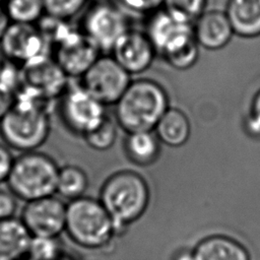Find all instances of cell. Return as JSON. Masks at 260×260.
<instances>
[{"instance_id":"16","label":"cell","mask_w":260,"mask_h":260,"mask_svg":"<svg viewBox=\"0 0 260 260\" xmlns=\"http://www.w3.org/2000/svg\"><path fill=\"white\" fill-rule=\"evenodd\" d=\"M224 12L235 35L245 39L260 36V0H229Z\"/></svg>"},{"instance_id":"19","label":"cell","mask_w":260,"mask_h":260,"mask_svg":"<svg viewBox=\"0 0 260 260\" xmlns=\"http://www.w3.org/2000/svg\"><path fill=\"white\" fill-rule=\"evenodd\" d=\"M157 138L171 146L184 144L190 135V123L187 116L178 109L169 108L156 124Z\"/></svg>"},{"instance_id":"22","label":"cell","mask_w":260,"mask_h":260,"mask_svg":"<svg viewBox=\"0 0 260 260\" xmlns=\"http://www.w3.org/2000/svg\"><path fill=\"white\" fill-rule=\"evenodd\" d=\"M3 5L11 22L36 24L46 15L44 0H4Z\"/></svg>"},{"instance_id":"35","label":"cell","mask_w":260,"mask_h":260,"mask_svg":"<svg viewBox=\"0 0 260 260\" xmlns=\"http://www.w3.org/2000/svg\"><path fill=\"white\" fill-rule=\"evenodd\" d=\"M58 260H79L78 258H76L75 256L71 255V254H67V253H64Z\"/></svg>"},{"instance_id":"12","label":"cell","mask_w":260,"mask_h":260,"mask_svg":"<svg viewBox=\"0 0 260 260\" xmlns=\"http://www.w3.org/2000/svg\"><path fill=\"white\" fill-rule=\"evenodd\" d=\"M145 34L161 57L180 50L195 40L193 23L162 7L151 13Z\"/></svg>"},{"instance_id":"39","label":"cell","mask_w":260,"mask_h":260,"mask_svg":"<svg viewBox=\"0 0 260 260\" xmlns=\"http://www.w3.org/2000/svg\"><path fill=\"white\" fill-rule=\"evenodd\" d=\"M3 1H4V0H0V2H3Z\"/></svg>"},{"instance_id":"3","label":"cell","mask_w":260,"mask_h":260,"mask_svg":"<svg viewBox=\"0 0 260 260\" xmlns=\"http://www.w3.org/2000/svg\"><path fill=\"white\" fill-rule=\"evenodd\" d=\"M149 192L136 173L124 171L110 176L102 186L99 200L111 216L116 232L136 220L146 209Z\"/></svg>"},{"instance_id":"13","label":"cell","mask_w":260,"mask_h":260,"mask_svg":"<svg viewBox=\"0 0 260 260\" xmlns=\"http://www.w3.org/2000/svg\"><path fill=\"white\" fill-rule=\"evenodd\" d=\"M67 203L55 195L28 201L20 219L31 237L58 238L65 232Z\"/></svg>"},{"instance_id":"5","label":"cell","mask_w":260,"mask_h":260,"mask_svg":"<svg viewBox=\"0 0 260 260\" xmlns=\"http://www.w3.org/2000/svg\"><path fill=\"white\" fill-rule=\"evenodd\" d=\"M65 232L72 242L89 250L106 247L117 234L101 201L88 196L67 203Z\"/></svg>"},{"instance_id":"6","label":"cell","mask_w":260,"mask_h":260,"mask_svg":"<svg viewBox=\"0 0 260 260\" xmlns=\"http://www.w3.org/2000/svg\"><path fill=\"white\" fill-rule=\"evenodd\" d=\"M59 99L61 120L75 135L84 137L108 116L106 106L80 84L68 85Z\"/></svg>"},{"instance_id":"37","label":"cell","mask_w":260,"mask_h":260,"mask_svg":"<svg viewBox=\"0 0 260 260\" xmlns=\"http://www.w3.org/2000/svg\"><path fill=\"white\" fill-rule=\"evenodd\" d=\"M20 260H31V259L28 258V257H24V258H22V259H20Z\"/></svg>"},{"instance_id":"31","label":"cell","mask_w":260,"mask_h":260,"mask_svg":"<svg viewBox=\"0 0 260 260\" xmlns=\"http://www.w3.org/2000/svg\"><path fill=\"white\" fill-rule=\"evenodd\" d=\"M13 156L9 147L0 142V184L6 182L13 165Z\"/></svg>"},{"instance_id":"8","label":"cell","mask_w":260,"mask_h":260,"mask_svg":"<svg viewBox=\"0 0 260 260\" xmlns=\"http://www.w3.org/2000/svg\"><path fill=\"white\" fill-rule=\"evenodd\" d=\"M69 77L52 56H45L20 67L18 94L49 103L60 98L68 87Z\"/></svg>"},{"instance_id":"24","label":"cell","mask_w":260,"mask_h":260,"mask_svg":"<svg viewBox=\"0 0 260 260\" xmlns=\"http://www.w3.org/2000/svg\"><path fill=\"white\" fill-rule=\"evenodd\" d=\"M116 123L111 117L106 119L92 131L86 134L83 139L86 144L94 150H107L114 144L117 138Z\"/></svg>"},{"instance_id":"21","label":"cell","mask_w":260,"mask_h":260,"mask_svg":"<svg viewBox=\"0 0 260 260\" xmlns=\"http://www.w3.org/2000/svg\"><path fill=\"white\" fill-rule=\"evenodd\" d=\"M88 187V177L85 171L77 165L60 167L56 193L68 201L84 196Z\"/></svg>"},{"instance_id":"15","label":"cell","mask_w":260,"mask_h":260,"mask_svg":"<svg viewBox=\"0 0 260 260\" xmlns=\"http://www.w3.org/2000/svg\"><path fill=\"white\" fill-rule=\"evenodd\" d=\"M194 37L199 47L209 51L224 48L235 35L224 11L208 10L193 23Z\"/></svg>"},{"instance_id":"14","label":"cell","mask_w":260,"mask_h":260,"mask_svg":"<svg viewBox=\"0 0 260 260\" xmlns=\"http://www.w3.org/2000/svg\"><path fill=\"white\" fill-rule=\"evenodd\" d=\"M113 58L130 74H139L147 70L156 55V51L145 32L129 29L112 49Z\"/></svg>"},{"instance_id":"27","label":"cell","mask_w":260,"mask_h":260,"mask_svg":"<svg viewBox=\"0 0 260 260\" xmlns=\"http://www.w3.org/2000/svg\"><path fill=\"white\" fill-rule=\"evenodd\" d=\"M199 45L196 40L192 41L180 50L164 56V60L171 67L177 70H187L191 68L198 60Z\"/></svg>"},{"instance_id":"23","label":"cell","mask_w":260,"mask_h":260,"mask_svg":"<svg viewBox=\"0 0 260 260\" xmlns=\"http://www.w3.org/2000/svg\"><path fill=\"white\" fill-rule=\"evenodd\" d=\"M64 253L60 237H31L26 257L31 260H58Z\"/></svg>"},{"instance_id":"10","label":"cell","mask_w":260,"mask_h":260,"mask_svg":"<svg viewBox=\"0 0 260 260\" xmlns=\"http://www.w3.org/2000/svg\"><path fill=\"white\" fill-rule=\"evenodd\" d=\"M4 59L17 66L51 56L50 46L38 24L11 22L0 41Z\"/></svg>"},{"instance_id":"25","label":"cell","mask_w":260,"mask_h":260,"mask_svg":"<svg viewBox=\"0 0 260 260\" xmlns=\"http://www.w3.org/2000/svg\"><path fill=\"white\" fill-rule=\"evenodd\" d=\"M207 0H164L162 8L190 22L205 12Z\"/></svg>"},{"instance_id":"18","label":"cell","mask_w":260,"mask_h":260,"mask_svg":"<svg viewBox=\"0 0 260 260\" xmlns=\"http://www.w3.org/2000/svg\"><path fill=\"white\" fill-rule=\"evenodd\" d=\"M193 253L195 260H250L247 250L241 244L222 236L202 240Z\"/></svg>"},{"instance_id":"38","label":"cell","mask_w":260,"mask_h":260,"mask_svg":"<svg viewBox=\"0 0 260 260\" xmlns=\"http://www.w3.org/2000/svg\"><path fill=\"white\" fill-rule=\"evenodd\" d=\"M99 1H110V0H99Z\"/></svg>"},{"instance_id":"1","label":"cell","mask_w":260,"mask_h":260,"mask_svg":"<svg viewBox=\"0 0 260 260\" xmlns=\"http://www.w3.org/2000/svg\"><path fill=\"white\" fill-rule=\"evenodd\" d=\"M48 103L18 94L13 107L0 121V136L9 148L22 152L37 150L48 139L51 119Z\"/></svg>"},{"instance_id":"32","label":"cell","mask_w":260,"mask_h":260,"mask_svg":"<svg viewBox=\"0 0 260 260\" xmlns=\"http://www.w3.org/2000/svg\"><path fill=\"white\" fill-rule=\"evenodd\" d=\"M248 127L254 134H260V89L255 93L252 101Z\"/></svg>"},{"instance_id":"34","label":"cell","mask_w":260,"mask_h":260,"mask_svg":"<svg viewBox=\"0 0 260 260\" xmlns=\"http://www.w3.org/2000/svg\"><path fill=\"white\" fill-rule=\"evenodd\" d=\"M174 260H195L194 257V253L193 252H189V251H182L180 253H178Z\"/></svg>"},{"instance_id":"7","label":"cell","mask_w":260,"mask_h":260,"mask_svg":"<svg viewBox=\"0 0 260 260\" xmlns=\"http://www.w3.org/2000/svg\"><path fill=\"white\" fill-rule=\"evenodd\" d=\"M79 29L101 52H111L116 43L130 28L120 8L110 1L95 0L83 12Z\"/></svg>"},{"instance_id":"36","label":"cell","mask_w":260,"mask_h":260,"mask_svg":"<svg viewBox=\"0 0 260 260\" xmlns=\"http://www.w3.org/2000/svg\"><path fill=\"white\" fill-rule=\"evenodd\" d=\"M4 63H5V59H4V57L2 56V54L0 52V72H1V70L3 68V66H4Z\"/></svg>"},{"instance_id":"28","label":"cell","mask_w":260,"mask_h":260,"mask_svg":"<svg viewBox=\"0 0 260 260\" xmlns=\"http://www.w3.org/2000/svg\"><path fill=\"white\" fill-rule=\"evenodd\" d=\"M17 92V86L0 75V121L13 107Z\"/></svg>"},{"instance_id":"11","label":"cell","mask_w":260,"mask_h":260,"mask_svg":"<svg viewBox=\"0 0 260 260\" xmlns=\"http://www.w3.org/2000/svg\"><path fill=\"white\" fill-rule=\"evenodd\" d=\"M101 54L89 38L71 27L53 46L51 56L69 78H80Z\"/></svg>"},{"instance_id":"4","label":"cell","mask_w":260,"mask_h":260,"mask_svg":"<svg viewBox=\"0 0 260 260\" xmlns=\"http://www.w3.org/2000/svg\"><path fill=\"white\" fill-rule=\"evenodd\" d=\"M59 170L56 160L47 153L22 152L14 158L6 183L18 199L28 202L56 194Z\"/></svg>"},{"instance_id":"29","label":"cell","mask_w":260,"mask_h":260,"mask_svg":"<svg viewBox=\"0 0 260 260\" xmlns=\"http://www.w3.org/2000/svg\"><path fill=\"white\" fill-rule=\"evenodd\" d=\"M17 199L10 190H0V220L15 217Z\"/></svg>"},{"instance_id":"9","label":"cell","mask_w":260,"mask_h":260,"mask_svg":"<svg viewBox=\"0 0 260 260\" xmlns=\"http://www.w3.org/2000/svg\"><path fill=\"white\" fill-rule=\"evenodd\" d=\"M131 75L113 58L101 55L80 77V85L105 106L115 105L131 83Z\"/></svg>"},{"instance_id":"26","label":"cell","mask_w":260,"mask_h":260,"mask_svg":"<svg viewBox=\"0 0 260 260\" xmlns=\"http://www.w3.org/2000/svg\"><path fill=\"white\" fill-rule=\"evenodd\" d=\"M88 0H44L46 14L69 20L85 8Z\"/></svg>"},{"instance_id":"20","label":"cell","mask_w":260,"mask_h":260,"mask_svg":"<svg viewBox=\"0 0 260 260\" xmlns=\"http://www.w3.org/2000/svg\"><path fill=\"white\" fill-rule=\"evenodd\" d=\"M125 146L128 156L141 166L153 162L159 152L158 138L152 131L129 133Z\"/></svg>"},{"instance_id":"2","label":"cell","mask_w":260,"mask_h":260,"mask_svg":"<svg viewBox=\"0 0 260 260\" xmlns=\"http://www.w3.org/2000/svg\"><path fill=\"white\" fill-rule=\"evenodd\" d=\"M168 109V93L158 82L136 79L115 104V120L128 133L152 131Z\"/></svg>"},{"instance_id":"33","label":"cell","mask_w":260,"mask_h":260,"mask_svg":"<svg viewBox=\"0 0 260 260\" xmlns=\"http://www.w3.org/2000/svg\"><path fill=\"white\" fill-rule=\"evenodd\" d=\"M10 23H11V20L4 8L3 2H0V41L3 38L5 31L7 30Z\"/></svg>"},{"instance_id":"17","label":"cell","mask_w":260,"mask_h":260,"mask_svg":"<svg viewBox=\"0 0 260 260\" xmlns=\"http://www.w3.org/2000/svg\"><path fill=\"white\" fill-rule=\"evenodd\" d=\"M31 235L20 218L0 220V260H20L27 256Z\"/></svg>"},{"instance_id":"30","label":"cell","mask_w":260,"mask_h":260,"mask_svg":"<svg viewBox=\"0 0 260 260\" xmlns=\"http://www.w3.org/2000/svg\"><path fill=\"white\" fill-rule=\"evenodd\" d=\"M129 10L137 13H153L160 9L164 0H120Z\"/></svg>"}]
</instances>
